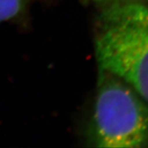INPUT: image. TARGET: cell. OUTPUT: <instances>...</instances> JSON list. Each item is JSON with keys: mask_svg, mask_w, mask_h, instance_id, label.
<instances>
[{"mask_svg": "<svg viewBox=\"0 0 148 148\" xmlns=\"http://www.w3.org/2000/svg\"><path fill=\"white\" fill-rule=\"evenodd\" d=\"M24 8V0H0V23L14 19Z\"/></svg>", "mask_w": 148, "mask_h": 148, "instance_id": "obj_3", "label": "cell"}, {"mask_svg": "<svg viewBox=\"0 0 148 148\" xmlns=\"http://www.w3.org/2000/svg\"><path fill=\"white\" fill-rule=\"evenodd\" d=\"M100 69L90 128L92 145L148 147V104L123 80Z\"/></svg>", "mask_w": 148, "mask_h": 148, "instance_id": "obj_2", "label": "cell"}, {"mask_svg": "<svg viewBox=\"0 0 148 148\" xmlns=\"http://www.w3.org/2000/svg\"><path fill=\"white\" fill-rule=\"evenodd\" d=\"M99 69L127 82L148 104V8L112 3L101 14L95 40Z\"/></svg>", "mask_w": 148, "mask_h": 148, "instance_id": "obj_1", "label": "cell"}, {"mask_svg": "<svg viewBox=\"0 0 148 148\" xmlns=\"http://www.w3.org/2000/svg\"><path fill=\"white\" fill-rule=\"evenodd\" d=\"M95 2H106V3H119V2H126V1H132V0H91Z\"/></svg>", "mask_w": 148, "mask_h": 148, "instance_id": "obj_4", "label": "cell"}]
</instances>
